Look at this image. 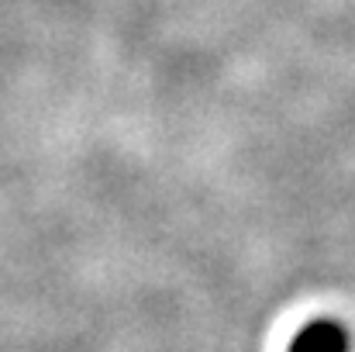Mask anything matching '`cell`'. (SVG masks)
Listing matches in <instances>:
<instances>
[{"instance_id": "1", "label": "cell", "mask_w": 355, "mask_h": 352, "mask_svg": "<svg viewBox=\"0 0 355 352\" xmlns=\"http://www.w3.org/2000/svg\"><path fill=\"white\" fill-rule=\"evenodd\" d=\"M290 352H349V335L331 321H318L293 339Z\"/></svg>"}]
</instances>
